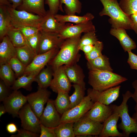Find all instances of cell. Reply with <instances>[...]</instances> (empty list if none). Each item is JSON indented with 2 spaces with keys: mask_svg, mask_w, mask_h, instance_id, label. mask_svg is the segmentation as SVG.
I'll return each mask as SVG.
<instances>
[{
  "mask_svg": "<svg viewBox=\"0 0 137 137\" xmlns=\"http://www.w3.org/2000/svg\"><path fill=\"white\" fill-rule=\"evenodd\" d=\"M81 34L65 39L55 56L48 63L53 71L59 67L77 62L80 57L78 45Z\"/></svg>",
  "mask_w": 137,
  "mask_h": 137,
  "instance_id": "1",
  "label": "cell"
},
{
  "mask_svg": "<svg viewBox=\"0 0 137 137\" xmlns=\"http://www.w3.org/2000/svg\"><path fill=\"white\" fill-rule=\"evenodd\" d=\"M103 8L99 13L100 16L106 15L110 18L109 22L112 28H123L132 29V22L130 16L126 14L121 8L117 0H99Z\"/></svg>",
  "mask_w": 137,
  "mask_h": 137,
  "instance_id": "2",
  "label": "cell"
},
{
  "mask_svg": "<svg viewBox=\"0 0 137 137\" xmlns=\"http://www.w3.org/2000/svg\"><path fill=\"white\" fill-rule=\"evenodd\" d=\"M127 79L112 71L89 70V84L94 90L101 91L118 85Z\"/></svg>",
  "mask_w": 137,
  "mask_h": 137,
  "instance_id": "3",
  "label": "cell"
},
{
  "mask_svg": "<svg viewBox=\"0 0 137 137\" xmlns=\"http://www.w3.org/2000/svg\"><path fill=\"white\" fill-rule=\"evenodd\" d=\"M132 94L130 91H127L123 94V101L120 105H110L113 112L117 113L121 119L118 127L122 130L125 137H129L132 133H137V122L129 115L127 104L128 99L132 97Z\"/></svg>",
  "mask_w": 137,
  "mask_h": 137,
  "instance_id": "4",
  "label": "cell"
},
{
  "mask_svg": "<svg viewBox=\"0 0 137 137\" xmlns=\"http://www.w3.org/2000/svg\"><path fill=\"white\" fill-rule=\"evenodd\" d=\"M13 27L19 28L26 26L39 28L43 18L24 10H18L7 7Z\"/></svg>",
  "mask_w": 137,
  "mask_h": 137,
  "instance_id": "5",
  "label": "cell"
},
{
  "mask_svg": "<svg viewBox=\"0 0 137 137\" xmlns=\"http://www.w3.org/2000/svg\"><path fill=\"white\" fill-rule=\"evenodd\" d=\"M103 124L83 116L74 123L75 136H98L102 130Z\"/></svg>",
  "mask_w": 137,
  "mask_h": 137,
  "instance_id": "6",
  "label": "cell"
},
{
  "mask_svg": "<svg viewBox=\"0 0 137 137\" xmlns=\"http://www.w3.org/2000/svg\"><path fill=\"white\" fill-rule=\"evenodd\" d=\"M18 116L23 128L37 133H40L41 123L39 118L28 103L25 104L20 110Z\"/></svg>",
  "mask_w": 137,
  "mask_h": 137,
  "instance_id": "7",
  "label": "cell"
},
{
  "mask_svg": "<svg viewBox=\"0 0 137 137\" xmlns=\"http://www.w3.org/2000/svg\"><path fill=\"white\" fill-rule=\"evenodd\" d=\"M88 95L85 96L79 104L71 109L62 115L61 123L75 122L80 119L92 108L94 103Z\"/></svg>",
  "mask_w": 137,
  "mask_h": 137,
  "instance_id": "8",
  "label": "cell"
},
{
  "mask_svg": "<svg viewBox=\"0 0 137 137\" xmlns=\"http://www.w3.org/2000/svg\"><path fill=\"white\" fill-rule=\"evenodd\" d=\"M51 94L47 89L38 88L37 91L26 96L28 103L38 118L42 114L44 105L49 99Z\"/></svg>",
  "mask_w": 137,
  "mask_h": 137,
  "instance_id": "9",
  "label": "cell"
},
{
  "mask_svg": "<svg viewBox=\"0 0 137 137\" xmlns=\"http://www.w3.org/2000/svg\"><path fill=\"white\" fill-rule=\"evenodd\" d=\"M120 88L121 86L118 85L101 91L89 88L87 90V95L94 102H98L109 105L119 97Z\"/></svg>",
  "mask_w": 137,
  "mask_h": 137,
  "instance_id": "10",
  "label": "cell"
},
{
  "mask_svg": "<svg viewBox=\"0 0 137 137\" xmlns=\"http://www.w3.org/2000/svg\"><path fill=\"white\" fill-rule=\"evenodd\" d=\"M59 49H54L46 53L37 55L31 62L26 67L23 75H28L33 73H38L47 65Z\"/></svg>",
  "mask_w": 137,
  "mask_h": 137,
  "instance_id": "11",
  "label": "cell"
},
{
  "mask_svg": "<svg viewBox=\"0 0 137 137\" xmlns=\"http://www.w3.org/2000/svg\"><path fill=\"white\" fill-rule=\"evenodd\" d=\"M26 96L23 95L20 91H13L3 101L7 112L13 117L18 116L20 110L26 103Z\"/></svg>",
  "mask_w": 137,
  "mask_h": 137,
  "instance_id": "12",
  "label": "cell"
},
{
  "mask_svg": "<svg viewBox=\"0 0 137 137\" xmlns=\"http://www.w3.org/2000/svg\"><path fill=\"white\" fill-rule=\"evenodd\" d=\"M61 119L59 113L55 108L54 100L49 99L39 118L40 123L47 127L55 128L61 123Z\"/></svg>",
  "mask_w": 137,
  "mask_h": 137,
  "instance_id": "13",
  "label": "cell"
},
{
  "mask_svg": "<svg viewBox=\"0 0 137 137\" xmlns=\"http://www.w3.org/2000/svg\"><path fill=\"white\" fill-rule=\"evenodd\" d=\"M72 86L65 73L64 65L54 71L53 79L49 87L53 91L57 93L60 90L69 92Z\"/></svg>",
  "mask_w": 137,
  "mask_h": 137,
  "instance_id": "14",
  "label": "cell"
},
{
  "mask_svg": "<svg viewBox=\"0 0 137 137\" xmlns=\"http://www.w3.org/2000/svg\"><path fill=\"white\" fill-rule=\"evenodd\" d=\"M40 32L41 40L38 54L46 53L54 49H60L65 40L61 38L58 33Z\"/></svg>",
  "mask_w": 137,
  "mask_h": 137,
  "instance_id": "15",
  "label": "cell"
},
{
  "mask_svg": "<svg viewBox=\"0 0 137 137\" xmlns=\"http://www.w3.org/2000/svg\"><path fill=\"white\" fill-rule=\"evenodd\" d=\"M95 31V26L92 20H90L74 25H66L59 35L62 39L65 40L81 34L82 33Z\"/></svg>",
  "mask_w": 137,
  "mask_h": 137,
  "instance_id": "16",
  "label": "cell"
},
{
  "mask_svg": "<svg viewBox=\"0 0 137 137\" xmlns=\"http://www.w3.org/2000/svg\"><path fill=\"white\" fill-rule=\"evenodd\" d=\"M110 105L95 102L91 108L83 116L92 120L103 123L112 114Z\"/></svg>",
  "mask_w": 137,
  "mask_h": 137,
  "instance_id": "17",
  "label": "cell"
},
{
  "mask_svg": "<svg viewBox=\"0 0 137 137\" xmlns=\"http://www.w3.org/2000/svg\"><path fill=\"white\" fill-rule=\"evenodd\" d=\"M54 15L49 10L43 18L39 28L41 32L59 34L66 25L65 23L58 22Z\"/></svg>",
  "mask_w": 137,
  "mask_h": 137,
  "instance_id": "18",
  "label": "cell"
},
{
  "mask_svg": "<svg viewBox=\"0 0 137 137\" xmlns=\"http://www.w3.org/2000/svg\"><path fill=\"white\" fill-rule=\"evenodd\" d=\"M119 118L117 113L113 112L103 122L102 129L98 136L124 137L123 133L119 132L117 129V123Z\"/></svg>",
  "mask_w": 137,
  "mask_h": 137,
  "instance_id": "19",
  "label": "cell"
},
{
  "mask_svg": "<svg viewBox=\"0 0 137 137\" xmlns=\"http://www.w3.org/2000/svg\"><path fill=\"white\" fill-rule=\"evenodd\" d=\"M77 63L64 65L65 73L71 83L85 88L84 74L82 68Z\"/></svg>",
  "mask_w": 137,
  "mask_h": 137,
  "instance_id": "20",
  "label": "cell"
},
{
  "mask_svg": "<svg viewBox=\"0 0 137 137\" xmlns=\"http://www.w3.org/2000/svg\"><path fill=\"white\" fill-rule=\"evenodd\" d=\"M110 33L118 40L125 52H128L136 48L135 43L127 34L125 29L122 27L112 28Z\"/></svg>",
  "mask_w": 137,
  "mask_h": 137,
  "instance_id": "21",
  "label": "cell"
},
{
  "mask_svg": "<svg viewBox=\"0 0 137 137\" xmlns=\"http://www.w3.org/2000/svg\"><path fill=\"white\" fill-rule=\"evenodd\" d=\"M45 0H23L22 4L17 8L44 17L47 11L44 6Z\"/></svg>",
  "mask_w": 137,
  "mask_h": 137,
  "instance_id": "22",
  "label": "cell"
},
{
  "mask_svg": "<svg viewBox=\"0 0 137 137\" xmlns=\"http://www.w3.org/2000/svg\"><path fill=\"white\" fill-rule=\"evenodd\" d=\"M14 57H16L15 48L6 35L0 44V65L8 63L10 59Z\"/></svg>",
  "mask_w": 137,
  "mask_h": 137,
  "instance_id": "23",
  "label": "cell"
},
{
  "mask_svg": "<svg viewBox=\"0 0 137 137\" xmlns=\"http://www.w3.org/2000/svg\"><path fill=\"white\" fill-rule=\"evenodd\" d=\"M53 74V69L47 65L46 67L43 68L36 75L34 81L37 83L39 88L47 89L50 85Z\"/></svg>",
  "mask_w": 137,
  "mask_h": 137,
  "instance_id": "24",
  "label": "cell"
},
{
  "mask_svg": "<svg viewBox=\"0 0 137 137\" xmlns=\"http://www.w3.org/2000/svg\"><path fill=\"white\" fill-rule=\"evenodd\" d=\"M13 26L7 6L0 5V39L2 41L8 31Z\"/></svg>",
  "mask_w": 137,
  "mask_h": 137,
  "instance_id": "25",
  "label": "cell"
},
{
  "mask_svg": "<svg viewBox=\"0 0 137 137\" xmlns=\"http://www.w3.org/2000/svg\"><path fill=\"white\" fill-rule=\"evenodd\" d=\"M87 65L89 71L98 70L113 71V70L110 66L109 58L102 55L94 59L88 61Z\"/></svg>",
  "mask_w": 137,
  "mask_h": 137,
  "instance_id": "26",
  "label": "cell"
},
{
  "mask_svg": "<svg viewBox=\"0 0 137 137\" xmlns=\"http://www.w3.org/2000/svg\"><path fill=\"white\" fill-rule=\"evenodd\" d=\"M69 92L59 90L57 97L54 100L55 108L60 114H63L70 109Z\"/></svg>",
  "mask_w": 137,
  "mask_h": 137,
  "instance_id": "27",
  "label": "cell"
},
{
  "mask_svg": "<svg viewBox=\"0 0 137 137\" xmlns=\"http://www.w3.org/2000/svg\"><path fill=\"white\" fill-rule=\"evenodd\" d=\"M16 57L26 67L32 61L37 55L27 44L15 48Z\"/></svg>",
  "mask_w": 137,
  "mask_h": 137,
  "instance_id": "28",
  "label": "cell"
},
{
  "mask_svg": "<svg viewBox=\"0 0 137 137\" xmlns=\"http://www.w3.org/2000/svg\"><path fill=\"white\" fill-rule=\"evenodd\" d=\"M55 18L59 22L65 23L71 22L77 24L92 20L94 18L91 13H87L83 16H77L75 14L62 15L56 14L54 15Z\"/></svg>",
  "mask_w": 137,
  "mask_h": 137,
  "instance_id": "29",
  "label": "cell"
},
{
  "mask_svg": "<svg viewBox=\"0 0 137 137\" xmlns=\"http://www.w3.org/2000/svg\"><path fill=\"white\" fill-rule=\"evenodd\" d=\"M38 73H33L28 75H23L15 80L11 89L13 91L18 90L23 88L30 91L32 89V83L34 81L35 77Z\"/></svg>",
  "mask_w": 137,
  "mask_h": 137,
  "instance_id": "30",
  "label": "cell"
},
{
  "mask_svg": "<svg viewBox=\"0 0 137 137\" xmlns=\"http://www.w3.org/2000/svg\"><path fill=\"white\" fill-rule=\"evenodd\" d=\"M7 35L15 48L20 47L27 44L26 38L18 28L11 27L8 31Z\"/></svg>",
  "mask_w": 137,
  "mask_h": 137,
  "instance_id": "31",
  "label": "cell"
},
{
  "mask_svg": "<svg viewBox=\"0 0 137 137\" xmlns=\"http://www.w3.org/2000/svg\"><path fill=\"white\" fill-rule=\"evenodd\" d=\"M0 77L9 88L12 85L16 79L15 73L8 63L0 65Z\"/></svg>",
  "mask_w": 137,
  "mask_h": 137,
  "instance_id": "32",
  "label": "cell"
},
{
  "mask_svg": "<svg viewBox=\"0 0 137 137\" xmlns=\"http://www.w3.org/2000/svg\"><path fill=\"white\" fill-rule=\"evenodd\" d=\"M74 122L61 123L55 128L56 137H74L75 136L74 129Z\"/></svg>",
  "mask_w": 137,
  "mask_h": 137,
  "instance_id": "33",
  "label": "cell"
},
{
  "mask_svg": "<svg viewBox=\"0 0 137 137\" xmlns=\"http://www.w3.org/2000/svg\"><path fill=\"white\" fill-rule=\"evenodd\" d=\"M74 90L72 94L70 96V109L79 104L85 96V88L79 85L74 84L72 85Z\"/></svg>",
  "mask_w": 137,
  "mask_h": 137,
  "instance_id": "34",
  "label": "cell"
},
{
  "mask_svg": "<svg viewBox=\"0 0 137 137\" xmlns=\"http://www.w3.org/2000/svg\"><path fill=\"white\" fill-rule=\"evenodd\" d=\"M64 4V10L67 14H75L80 13L82 4L79 0H61V5Z\"/></svg>",
  "mask_w": 137,
  "mask_h": 137,
  "instance_id": "35",
  "label": "cell"
},
{
  "mask_svg": "<svg viewBox=\"0 0 137 137\" xmlns=\"http://www.w3.org/2000/svg\"><path fill=\"white\" fill-rule=\"evenodd\" d=\"M119 4L123 11L128 15L137 14V0H120Z\"/></svg>",
  "mask_w": 137,
  "mask_h": 137,
  "instance_id": "36",
  "label": "cell"
},
{
  "mask_svg": "<svg viewBox=\"0 0 137 137\" xmlns=\"http://www.w3.org/2000/svg\"><path fill=\"white\" fill-rule=\"evenodd\" d=\"M8 63L14 72L16 78L24 74L26 67L16 57L11 58Z\"/></svg>",
  "mask_w": 137,
  "mask_h": 137,
  "instance_id": "37",
  "label": "cell"
},
{
  "mask_svg": "<svg viewBox=\"0 0 137 137\" xmlns=\"http://www.w3.org/2000/svg\"><path fill=\"white\" fill-rule=\"evenodd\" d=\"M95 32L96 31H95L84 33L80 39L78 45L79 49L80 47L84 45H94L98 41Z\"/></svg>",
  "mask_w": 137,
  "mask_h": 137,
  "instance_id": "38",
  "label": "cell"
},
{
  "mask_svg": "<svg viewBox=\"0 0 137 137\" xmlns=\"http://www.w3.org/2000/svg\"><path fill=\"white\" fill-rule=\"evenodd\" d=\"M103 47V43L98 41L94 45L92 50L89 53L85 55V57L87 61L94 59L102 55Z\"/></svg>",
  "mask_w": 137,
  "mask_h": 137,
  "instance_id": "39",
  "label": "cell"
},
{
  "mask_svg": "<svg viewBox=\"0 0 137 137\" xmlns=\"http://www.w3.org/2000/svg\"><path fill=\"white\" fill-rule=\"evenodd\" d=\"M41 37L40 32L26 38L27 44L34 51L37 55H38Z\"/></svg>",
  "mask_w": 137,
  "mask_h": 137,
  "instance_id": "40",
  "label": "cell"
},
{
  "mask_svg": "<svg viewBox=\"0 0 137 137\" xmlns=\"http://www.w3.org/2000/svg\"><path fill=\"white\" fill-rule=\"evenodd\" d=\"M61 0H45V3L47 4L49 8V12L55 15L57 14L59 10L63 12L61 5Z\"/></svg>",
  "mask_w": 137,
  "mask_h": 137,
  "instance_id": "41",
  "label": "cell"
},
{
  "mask_svg": "<svg viewBox=\"0 0 137 137\" xmlns=\"http://www.w3.org/2000/svg\"><path fill=\"white\" fill-rule=\"evenodd\" d=\"M18 28L26 38L36 34L40 31L38 28L32 26H26Z\"/></svg>",
  "mask_w": 137,
  "mask_h": 137,
  "instance_id": "42",
  "label": "cell"
},
{
  "mask_svg": "<svg viewBox=\"0 0 137 137\" xmlns=\"http://www.w3.org/2000/svg\"><path fill=\"white\" fill-rule=\"evenodd\" d=\"M55 128L46 127L41 123L40 137H56Z\"/></svg>",
  "mask_w": 137,
  "mask_h": 137,
  "instance_id": "43",
  "label": "cell"
},
{
  "mask_svg": "<svg viewBox=\"0 0 137 137\" xmlns=\"http://www.w3.org/2000/svg\"><path fill=\"white\" fill-rule=\"evenodd\" d=\"M16 134L12 135L11 137H37L40 136L38 133L32 132L24 129L18 130Z\"/></svg>",
  "mask_w": 137,
  "mask_h": 137,
  "instance_id": "44",
  "label": "cell"
},
{
  "mask_svg": "<svg viewBox=\"0 0 137 137\" xmlns=\"http://www.w3.org/2000/svg\"><path fill=\"white\" fill-rule=\"evenodd\" d=\"M8 87L2 80L0 81V101H3L11 93Z\"/></svg>",
  "mask_w": 137,
  "mask_h": 137,
  "instance_id": "45",
  "label": "cell"
},
{
  "mask_svg": "<svg viewBox=\"0 0 137 137\" xmlns=\"http://www.w3.org/2000/svg\"><path fill=\"white\" fill-rule=\"evenodd\" d=\"M128 53V57L127 63L131 69L137 70V55L132 53L131 51Z\"/></svg>",
  "mask_w": 137,
  "mask_h": 137,
  "instance_id": "46",
  "label": "cell"
},
{
  "mask_svg": "<svg viewBox=\"0 0 137 137\" xmlns=\"http://www.w3.org/2000/svg\"><path fill=\"white\" fill-rule=\"evenodd\" d=\"M133 87L135 91L133 93H132V98L133 99L136 103V105L134 109L135 111H137V79L133 81L132 84Z\"/></svg>",
  "mask_w": 137,
  "mask_h": 137,
  "instance_id": "47",
  "label": "cell"
},
{
  "mask_svg": "<svg viewBox=\"0 0 137 137\" xmlns=\"http://www.w3.org/2000/svg\"><path fill=\"white\" fill-rule=\"evenodd\" d=\"M6 130L8 132L11 134L14 133L18 130L15 124L13 123H9L7 125Z\"/></svg>",
  "mask_w": 137,
  "mask_h": 137,
  "instance_id": "48",
  "label": "cell"
},
{
  "mask_svg": "<svg viewBox=\"0 0 137 137\" xmlns=\"http://www.w3.org/2000/svg\"><path fill=\"white\" fill-rule=\"evenodd\" d=\"M132 22V30H133L137 35V14L130 16Z\"/></svg>",
  "mask_w": 137,
  "mask_h": 137,
  "instance_id": "49",
  "label": "cell"
},
{
  "mask_svg": "<svg viewBox=\"0 0 137 137\" xmlns=\"http://www.w3.org/2000/svg\"><path fill=\"white\" fill-rule=\"evenodd\" d=\"M94 45H84L80 47L79 50L82 51L85 55L87 54L90 53L93 49Z\"/></svg>",
  "mask_w": 137,
  "mask_h": 137,
  "instance_id": "50",
  "label": "cell"
},
{
  "mask_svg": "<svg viewBox=\"0 0 137 137\" xmlns=\"http://www.w3.org/2000/svg\"><path fill=\"white\" fill-rule=\"evenodd\" d=\"M12 3V7L16 9L22 4L23 0H9Z\"/></svg>",
  "mask_w": 137,
  "mask_h": 137,
  "instance_id": "51",
  "label": "cell"
},
{
  "mask_svg": "<svg viewBox=\"0 0 137 137\" xmlns=\"http://www.w3.org/2000/svg\"><path fill=\"white\" fill-rule=\"evenodd\" d=\"M0 5H5L7 7H12V4L9 0H0Z\"/></svg>",
  "mask_w": 137,
  "mask_h": 137,
  "instance_id": "52",
  "label": "cell"
},
{
  "mask_svg": "<svg viewBox=\"0 0 137 137\" xmlns=\"http://www.w3.org/2000/svg\"><path fill=\"white\" fill-rule=\"evenodd\" d=\"M7 112L6 109L4 105L0 106V117L3 115Z\"/></svg>",
  "mask_w": 137,
  "mask_h": 137,
  "instance_id": "53",
  "label": "cell"
},
{
  "mask_svg": "<svg viewBox=\"0 0 137 137\" xmlns=\"http://www.w3.org/2000/svg\"><path fill=\"white\" fill-rule=\"evenodd\" d=\"M132 117L137 122V111L134 113Z\"/></svg>",
  "mask_w": 137,
  "mask_h": 137,
  "instance_id": "54",
  "label": "cell"
}]
</instances>
